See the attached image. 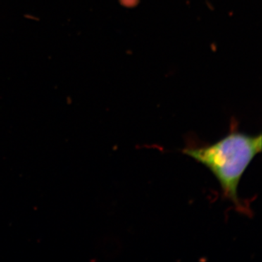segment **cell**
<instances>
[{
  "instance_id": "6da1fadb",
  "label": "cell",
  "mask_w": 262,
  "mask_h": 262,
  "mask_svg": "<svg viewBox=\"0 0 262 262\" xmlns=\"http://www.w3.org/2000/svg\"><path fill=\"white\" fill-rule=\"evenodd\" d=\"M228 134L211 144L188 145L182 152L204 165L220 183L222 195L241 213L249 209L238 196L241 178L255 157L261 151V134L249 135L241 132L234 123Z\"/></svg>"
}]
</instances>
